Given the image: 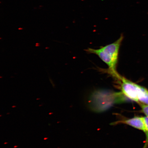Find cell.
Segmentation results:
<instances>
[{
    "label": "cell",
    "mask_w": 148,
    "mask_h": 148,
    "mask_svg": "<svg viewBox=\"0 0 148 148\" xmlns=\"http://www.w3.org/2000/svg\"><path fill=\"white\" fill-rule=\"evenodd\" d=\"M123 38V36H121L115 42L99 49L88 48L87 49L88 53L97 55L107 64L108 66L109 73L116 79L120 76L116 71V67L120 48Z\"/></svg>",
    "instance_id": "1"
},
{
    "label": "cell",
    "mask_w": 148,
    "mask_h": 148,
    "mask_svg": "<svg viewBox=\"0 0 148 148\" xmlns=\"http://www.w3.org/2000/svg\"><path fill=\"white\" fill-rule=\"evenodd\" d=\"M117 80L124 96L138 103L148 105V90L147 89L121 75Z\"/></svg>",
    "instance_id": "2"
},
{
    "label": "cell",
    "mask_w": 148,
    "mask_h": 148,
    "mask_svg": "<svg viewBox=\"0 0 148 148\" xmlns=\"http://www.w3.org/2000/svg\"><path fill=\"white\" fill-rule=\"evenodd\" d=\"M123 123L128 125L135 128L143 131L145 132L146 129L143 117L135 116V117L116 122L114 124Z\"/></svg>",
    "instance_id": "3"
},
{
    "label": "cell",
    "mask_w": 148,
    "mask_h": 148,
    "mask_svg": "<svg viewBox=\"0 0 148 148\" xmlns=\"http://www.w3.org/2000/svg\"><path fill=\"white\" fill-rule=\"evenodd\" d=\"M141 107L142 112H143L146 116H148V105L143 104V103H139Z\"/></svg>",
    "instance_id": "4"
},
{
    "label": "cell",
    "mask_w": 148,
    "mask_h": 148,
    "mask_svg": "<svg viewBox=\"0 0 148 148\" xmlns=\"http://www.w3.org/2000/svg\"><path fill=\"white\" fill-rule=\"evenodd\" d=\"M143 118L146 129L145 133L147 134L148 133V116H145Z\"/></svg>",
    "instance_id": "5"
},
{
    "label": "cell",
    "mask_w": 148,
    "mask_h": 148,
    "mask_svg": "<svg viewBox=\"0 0 148 148\" xmlns=\"http://www.w3.org/2000/svg\"><path fill=\"white\" fill-rule=\"evenodd\" d=\"M146 134V136H147V138H146V144L144 147L146 148L147 146L148 145V133Z\"/></svg>",
    "instance_id": "6"
},
{
    "label": "cell",
    "mask_w": 148,
    "mask_h": 148,
    "mask_svg": "<svg viewBox=\"0 0 148 148\" xmlns=\"http://www.w3.org/2000/svg\"></svg>",
    "instance_id": "7"
}]
</instances>
